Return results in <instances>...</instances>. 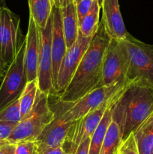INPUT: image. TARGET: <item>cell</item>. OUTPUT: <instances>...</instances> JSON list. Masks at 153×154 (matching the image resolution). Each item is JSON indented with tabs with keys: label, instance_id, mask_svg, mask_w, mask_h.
Masks as SVG:
<instances>
[{
	"label": "cell",
	"instance_id": "f1b7e54d",
	"mask_svg": "<svg viewBox=\"0 0 153 154\" xmlns=\"http://www.w3.org/2000/svg\"><path fill=\"white\" fill-rule=\"evenodd\" d=\"M90 139L91 138H86L82 142H81L74 154H88Z\"/></svg>",
	"mask_w": 153,
	"mask_h": 154
},
{
	"label": "cell",
	"instance_id": "83f0119b",
	"mask_svg": "<svg viewBox=\"0 0 153 154\" xmlns=\"http://www.w3.org/2000/svg\"><path fill=\"white\" fill-rule=\"evenodd\" d=\"M15 144H11L8 141L0 142V154H14Z\"/></svg>",
	"mask_w": 153,
	"mask_h": 154
},
{
	"label": "cell",
	"instance_id": "8992f818",
	"mask_svg": "<svg viewBox=\"0 0 153 154\" xmlns=\"http://www.w3.org/2000/svg\"><path fill=\"white\" fill-rule=\"evenodd\" d=\"M26 41L21 45L14 60L8 67L0 85V111L17 100L22 95L28 81L24 66Z\"/></svg>",
	"mask_w": 153,
	"mask_h": 154
},
{
	"label": "cell",
	"instance_id": "484cf974",
	"mask_svg": "<svg viewBox=\"0 0 153 154\" xmlns=\"http://www.w3.org/2000/svg\"><path fill=\"white\" fill-rule=\"evenodd\" d=\"M121 151L123 154H139L133 133L129 135L122 143Z\"/></svg>",
	"mask_w": 153,
	"mask_h": 154
},
{
	"label": "cell",
	"instance_id": "6da1fadb",
	"mask_svg": "<svg viewBox=\"0 0 153 154\" xmlns=\"http://www.w3.org/2000/svg\"><path fill=\"white\" fill-rule=\"evenodd\" d=\"M110 38L100 21L98 29L92 39L74 75L65 90L58 96L65 102L74 103L89 92L101 87L102 69Z\"/></svg>",
	"mask_w": 153,
	"mask_h": 154
},
{
	"label": "cell",
	"instance_id": "9c48e42d",
	"mask_svg": "<svg viewBox=\"0 0 153 154\" xmlns=\"http://www.w3.org/2000/svg\"><path fill=\"white\" fill-rule=\"evenodd\" d=\"M128 67L127 53L121 41L110 39L104 59L100 86L128 83Z\"/></svg>",
	"mask_w": 153,
	"mask_h": 154
},
{
	"label": "cell",
	"instance_id": "4dcf8cb0",
	"mask_svg": "<svg viewBox=\"0 0 153 154\" xmlns=\"http://www.w3.org/2000/svg\"><path fill=\"white\" fill-rule=\"evenodd\" d=\"M41 154H67L63 150L62 147H54V148L48 149L44 151Z\"/></svg>",
	"mask_w": 153,
	"mask_h": 154
},
{
	"label": "cell",
	"instance_id": "cb8c5ba5",
	"mask_svg": "<svg viewBox=\"0 0 153 154\" xmlns=\"http://www.w3.org/2000/svg\"><path fill=\"white\" fill-rule=\"evenodd\" d=\"M15 146L14 154H39L35 141H22Z\"/></svg>",
	"mask_w": 153,
	"mask_h": 154
},
{
	"label": "cell",
	"instance_id": "277c9868",
	"mask_svg": "<svg viewBox=\"0 0 153 154\" xmlns=\"http://www.w3.org/2000/svg\"><path fill=\"white\" fill-rule=\"evenodd\" d=\"M121 42L128 61L127 82L153 86V45L140 42L130 34Z\"/></svg>",
	"mask_w": 153,
	"mask_h": 154
},
{
	"label": "cell",
	"instance_id": "8fae6325",
	"mask_svg": "<svg viewBox=\"0 0 153 154\" xmlns=\"http://www.w3.org/2000/svg\"><path fill=\"white\" fill-rule=\"evenodd\" d=\"M52 28L51 15L46 26L40 29V48L37 78L39 90L48 96H55L52 83Z\"/></svg>",
	"mask_w": 153,
	"mask_h": 154
},
{
	"label": "cell",
	"instance_id": "5b68a950",
	"mask_svg": "<svg viewBox=\"0 0 153 154\" xmlns=\"http://www.w3.org/2000/svg\"><path fill=\"white\" fill-rule=\"evenodd\" d=\"M128 84V83H118L96 88L72 104L64 112V119L68 122L79 120L86 114L118 98Z\"/></svg>",
	"mask_w": 153,
	"mask_h": 154
},
{
	"label": "cell",
	"instance_id": "ba28073f",
	"mask_svg": "<svg viewBox=\"0 0 153 154\" xmlns=\"http://www.w3.org/2000/svg\"><path fill=\"white\" fill-rule=\"evenodd\" d=\"M72 104L63 102L58 98V100L50 105L54 113V118L35 141L39 154L48 149L63 146L73 123V122H68L64 119V114Z\"/></svg>",
	"mask_w": 153,
	"mask_h": 154
},
{
	"label": "cell",
	"instance_id": "e0dca14e",
	"mask_svg": "<svg viewBox=\"0 0 153 154\" xmlns=\"http://www.w3.org/2000/svg\"><path fill=\"white\" fill-rule=\"evenodd\" d=\"M62 30L68 49L76 42L79 35V21L74 3L61 9Z\"/></svg>",
	"mask_w": 153,
	"mask_h": 154
},
{
	"label": "cell",
	"instance_id": "e575fe53",
	"mask_svg": "<svg viewBox=\"0 0 153 154\" xmlns=\"http://www.w3.org/2000/svg\"><path fill=\"white\" fill-rule=\"evenodd\" d=\"M118 154H123L122 152L121 151V150H120V151H119V153H118Z\"/></svg>",
	"mask_w": 153,
	"mask_h": 154
},
{
	"label": "cell",
	"instance_id": "ac0fdd59",
	"mask_svg": "<svg viewBox=\"0 0 153 154\" xmlns=\"http://www.w3.org/2000/svg\"><path fill=\"white\" fill-rule=\"evenodd\" d=\"M139 154H153V112L133 132Z\"/></svg>",
	"mask_w": 153,
	"mask_h": 154
},
{
	"label": "cell",
	"instance_id": "d6986e66",
	"mask_svg": "<svg viewBox=\"0 0 153 154\" xmlns=\"http://www.w3.org/2000/svg\"><path fill=\"white\" fill-rule=\"evenodd\" d=\"M29 16L40 29L44 28L52 14V0H28Z\"/></svg>",
	"mask_w": 153,
	"mask_h": 154
},
{
	"label": "cell",
	"instance_id": "836d02e7",
	"mask_svg": "<svg viewBox=\"0 0 153 154\" xmlns=\"http://www.w3.org/2000/svg\"><path fill=\"white\" fill-rule=\"evenodd\" d=\"M4 2V0H0V3H3Z\"/></svg>",
	"mask_w": 153,
	"mask_h": 154
},
{
	"label": "cell",
	"instance_id": "44dd1931",
	"mask_svg": "<svg viewBox=\"0 0 153 154\" xmlns=\"http://www.w3.org/2000/svg\"><path fill=\"white\" fill-rule=\"evenodd\" d=\"M114 103L110 105L109 108L106 109L100 124L98 125L95 132L92 136L91 139H90L88 154H100L105 134H106L107 128L110 123L111 119H112V108Z\"/></svg>",
	"mask_w": 153,
	"mask_h": 154
},
{
	"label": "cell",
	"instance_id": "f546056e",
	"mask_svg": "<svg viewBox=\"0 0 153 154\" xmlns=\"http://www.w3.org/2000/svg\"><path fill=\"white\" fill-rule=\"evenodd\" d=\"M52 2H53V7L62 9L72 3H74L75 0H52Z\"/></svg>",
	"mask_w": 153,
	"mask_h": 154
},
{
	"label": "cell",
	"instance_id": "4fadbf2b",
	"mask_svg": "<svg viewBox=\"0 0 153 154\" xmlns=\"http://www.w3.org/2000/svg\"><path fill=\"white\" fill-rule=\"evenodd\" d=\"M24 66L28 82L38 78L39 55L40 48V28L29 16L27 34L25 38Z\"/></svg>",
	"mask_w": 153,
	"mask_h": 154
},
{
	"label": "cell",
	"instance_id": "d4e9b609",
	"mask_svg": "<svg viewBox=\"0 0 153 154\" xmlns=\"http://www.w3.org/2000/svg\"><path fill=\"white\" fill-rule=\"evenodd\" d=\"M94 0H75L76 14H77L79 24L82 20L86 15L88 13Z\"/></svg>",
	"mask_w": 153,
	"mask_h": 154
},
{
	"label": "cell",
	"instance_id": "7a4b0ae2",
	"mask_svg": "<svg viewBox=\"0 0 153 154\" xmlns=\"http://www.w3.org/2000/svg\"><path fill=\"white\" fill-rule=\"evenodd\" d=\"M116 105L122 117L124 140L153 112V86L129 84Z\"/></svg>",
	"mask_w": 153,
	"mask_h": 154
},
{
	"label": "cell",
	"instance_id": "30bf717a",
	"mask_svg": "<svg viewBox=\"0 0 153 154\" xmlns=\"http://www.w3.org/2000/svg\"><path fill=\"white\" fill-rule=\"evenodd\" d=\"M118 98L86 114L79 120L73 122L65 141L62 146L63 150L66 153L74 154L81 142L86 138H92L98 125L100 124L106 109L109 108L110 105L114 103Z\"/></svg>",
	"mask_w": 153,
	"mask_h": 154
},
{
	"label": "cell",
	"instance_id": "d6a6232c",
	"mask_svg": "<svg viewBox=\"0 0 153 154\" xmlns=\"http://www.w3.org/2000/svg\"><path fill=\"white\" fill-rule=\"evenodd\" d=\"M98 1L99 5H100V6H101V4H102V2H103V0H98Z\"/></svg>",
	"mask_w": 153,
	"mask_h": 154
},
{
	"label": "cell",
	"instance_id": "7402d4cb",
	"mask_svg": "<svg viewBox=\"0 0 153 154\" xmlns=\"http://www.w3.org/2000/svg\"><path fill=\"white\" fill-rule=\"evenodd\" d=\"M38 90L37 80H34L27 83L22 95L20 97V106L22 119L26 115H27L33 108Z\"/></svg>",
	"mask_w": 153,
	"mask_h": 154
},
{
	"label": "cell",
	"instance_id": "1f68e13d",
	"mask_svg": "<svg viewBox=\"0 0 153 154\" xmlns=\"http://www.w3.org/2000/svg\"><path fill=\"white\" fill-rule=\"evenodd\" d=\"M8 66H6V64L4 63V60L2 58L1 55H0V81L3 79L4 75L6 73V71H7Z\"/></svg>",
	"mask_w": 153,
	"mask_h": 154
},
{
	"label": "cell",
	"instance_id": "2e32d148",
	"mask_svg": "<svg viewBox=\"0 0 153 154\" xmlns=\"http://www.w3.org/2000/svg\"><path fill=\"white\" fill-rule=\"evenodd\" d=\"M116 102L112 105V119L105 134L100 154H118L124 141L122 117Z\"/></svg>",
	"mask_w": 153,
	"mask_h": 154
},
{
	"label": "cell",
	"instance_id": "52a82bcc",
	"mask_svg": "<svg viewBox=\"0 0 153 154\" xmlns=\"http://www.w3.org/2000/svg\"><path fill=\"white\" fill-rule=\"evenodd\" d=\"M24 39L20 30V17L7 7L1 6L0 55L8 67L16 57Z\"/></svg>",
	"mask_w": 153,
	"mask_h": 154
},
{
	"label": "cell",
	"instance_id": "3957f363",
	"mask_svg": "<svg viewBox=\"0 0 153 154\" xmlns=\"http://www.w3.org/2000/svg\"><path fill=\"white\" fill-rule=\"evenodd\" d=\"M47 95L38 90L32 111L16 125L7 141L16 144L22 141H35L54 118Z\"/></svg>",
	"mask_w": 153,
	"mask_h": 154
},
{
	"label": "cell",
	"instance_id": "5bb4252c",
	"mask_svg": "<svg viewBox=\"0 0 153 154\" xmlns=\"http://www.w3.org/2000/svg\"><path fill=\"white\" fill-rule=\"evenodd\" d=\"M52 83L56 96V84L58 71L63 58L67 52L65 40L62 24L61 9L53 7L52 11Z\"/></svg>",
	"mask_w": 153,
	"mask_h": 154
},
{
	"label": "cell",
	"instance_id": "603a6c76",
	"mask_svg": "<svg viewBox=\"0 0 153 154\" xmlns=\"http://www.w3.org/2000/svg\"><path fill=\"white\" fill-rule=\"evenodd\" d=\"M22 120L20 99L0 111V121L17 124Z\"/></svg>",
	"mask_w": 153,
	"mask_h": 154
},
{
	"label": "cell",
	"instance_id": "4316f807",
	"mask_svg": "<svg viewBox=\"0 0 153 154\" xmlns=\"http://www.w3.org/2000/svg\"><path fill=\"white\" fill-rule=\"evenodd\" d=\"M16 124L0 121V142L7 141Z\"/></svg>",
	"mask_w": 153,
	"mask_h": 154
},
{
	"label": "cell",
	"instance_id": "ffe728a7",
	"mask_svg": "<svg viewBox=\"0 0 153 154\" xmlns=\"http://www.w3.org/2000/svg\"><path fill=\"white\" fill-rule=\"evenodd\" d=\"M100 6L98 0H94L88 13L79 24V32L83 37H93L97 32L100 23Z\"/></svg>",
	"mask_w": 153,
	"mask_h": 154
},
{
	"label": "cell",
	"instance_id": "9a60e30c",
	"mask_svg": "<svg viewBox=\"0 0 153 154\" xmlns=\"http://www.w3.org/2000/svg\"><path fill=\"white\" fill-rule=\"evenodd\" d=\"M102 18L100 21L110 39L122 41L127 38L129 33L126 30L121 11L118 0H103Z\"/></svg>",
	"mask_w": 153,
	"mask_h": 154
},
{
	"label": "cell",
	"instance_id": "7c38bea8",
	"mask_svg": "<svg viewBox=\"0 0 153 154\" xmlns=\"http://www.w3.org/2000/svg\"><path fill=\"white\" fill-rule=\"evenodd\" d=\"M93 37L85 38L79 32L74 45L67 50L58 71L56 90V96L62 94L70 82Z\"/></svg>",
	"mask_w": 153,
	"mask_h": 154
}]
</instances>
